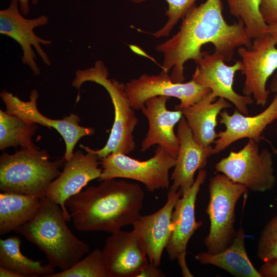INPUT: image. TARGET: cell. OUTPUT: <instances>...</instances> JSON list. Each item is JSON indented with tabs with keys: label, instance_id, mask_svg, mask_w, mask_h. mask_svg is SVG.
<instances>
[{
	"label": "cell",
	"instance_id": "37",
	"mask_svg": "<svg viewBox=\"0 0 277 277\" xmlns=\"http://www.w3.org/2000/svg\"><path fill=\"white\" fill-rule=\"evenodd\" d=\"M39 0H32L31 2L33 5H36Z\"/></svg>",
	"mask_w": 277,
	"mask_h": 277
},
{
	"label": "cell",
	"instance_id": "39",
	"mask_svg": "<svg viewBox=\"0 0 277 277\" xmlns=\"http://www.w3.org/2000/svg\"><path fill=\"white\" fill-rule=\"evenodd\" d=\"M275 132L277 134V119H276V129H275Z\"/></svg>",
	"mask_w": 277,
	"mask_h": 277
},
{
	"label": "cell",
	"instance_id": "6",
	"mask_svg": "<svg viewBox=\"0 0 277 277\" xmlns=\"http://www.w3.org/2000/svg\"><path fill=\"white\" fill-rule=\"evenodd\" d=\"M208 190L209 200L206 212L210 228L204 243L206 251L214 254L227 248L235 238V206L248 190L222 173L210 179Z\"/></svg>",
	"mask_w": 277,
	"mask_h": 277
},
{
	"label": "cell",
	"instance_id": "21",
	"mask_svg": "<svg viewBox=\"0 0 277 277\" xmlns=\"http://www.w3.org/2000/svg\"><path fill=\"white\" fill-rule=\"evenodd\" d=\"M216 98L210 91L194 104L180 109L193 138L204 147L214 143L217 138L215 127L217 116L222 110L232 106L229 101L222 97Z\"/></svg>",
	"mask_w": 277,
	"mask_h": 277
},
{
	"label": "cell",
	"instance_id": "32",
	"mask_svg": "<svg viewBox=\"0 0 277 277\" xmlns=\"http://www.w3.org/2000/svg\"><path fill=\"white\" fill-rule=\"evenodd\" d=\"M165 276L164 273L159 268L149 263L140 272L138 277H163Z\"/></svg>",
	"mask_w": 277,
	"mask_h": 277
},
{
	"label": "cell",
	"instance_id": "29",
	"mask_svg": "<svg viewBox=\"0 0 277 277\" xmlns=\"http://www.w3.org/2000/svg\"><path fill=\"white\" fill-rule=\"evenodd\" d=\"M257 256L263 262L277 259V213L261 232L258 243Z\"/></svg>",
	"mask_w": 277,
	"mask_h": 277
},
{
	"label": "cell",
	"instance_id": "10",
	"mask_svg": "<svg viewBox=\"0 0 277 277\" xmlns=\"http://www.w3.org/2000/svg\"><path fill=\"white\" fill-rule=\"evenodd\" d=\"M125 89L130 105L135 110H141L147 100L156 96L177 98L180 103L174 109L180 110L194 104L211 91L192 80L174 83L168 74L161 72L158 75L142 74L127 83Z\"/></svg>",
	"mask_w": 277,
	"mask_h": 277
},
{
	"label": "cell",
	"instance_id": "30",
	"mask_svg": "<svg viewBox=\"0 0 277 277\" xmlns=\"http://www.w3.org/2000/svg\"><path fill=\"white\" fill-rule=\"evenodd\" d=\"M260 11L267 24L277 23V0H261Z\"/></svg>",
	"mask_w": 277,
	"mask_h": 277
},
{
	"label": "cell",
	"instance_id": "7",
	"mask_svg": "<svg viewBox=\"0 0 277 277\" xmlns=\"http://www.w3.org/2000/svg\"><path fill=\"white\" fill-rule=\"evenodd\" d=\"M215 169L255 192L271 190L276 182L272 153L268 149L260 150L259 143L252 139H249L241 150L231 151L222 159Z\"/></svg>",
	"mask_w": 277,
	"mask_h": 277
},
{
	"label": "cell",
	"instance_id": "20",
	"mask_svg": "<svg viewBox=\"0 0 277 277\" xmlns=\"http://www.w3.org/2000/svg\"><path fill=\"white\" fill-rule=\"evenodd\" d=\"M176 134L179 149L169 190L179 191L182 195L194 183L196 171L205 167L208 157L212 155L213 147H204L196 142L183 116L178 123Z\"/></svg>",
	"mask_w": 277,
	"mask_h": 277
},
{
	"label": "cell",
	"instance_id": "19",
	"mask_svg": "<svg viewBox=\"0 0 277 277\" xmlns=\"http://www.w3.org/2000/svg\"><path fill=\"white\" fill-rule=\"evenodd\" d=\"M219 115L220 123L225 125V129L217 133L212 155L222 151L241 139L248 138L259 143L264 139V130L277 119V93L267 108L254 116L246 115L238 110L232 114L224 110Z\"/></svg>",
	"mask_w": 277,
	"mask_h": 277
},
{
	"label": "cell",
	"instance_id": "8",
	"mask_svg": "<svg viewBox=\"0 0 277 277\" xmlns=\"http://www.w3.org/2000/svg\"><path fill=\"white\" fill-rule=\"evenodd\" d=\"M175 163L176 157L160 146L152 157L143 161L125 154L113 153L100 159L102 171L98 180L127 179L142 183L150 192L168 189L169 170L174 167Z\"/></svg>",
	"mask_w": 277,
	"mask_h": 277
},
{
	"label": "cell",
	"instance_id": "17",
	"mask_svg": "<svg viewBox=\"0 0 277 277\" xmlns=\"http://www.w3.org/2000/svg\"><path fill=\"white\" fill-rule=\"evenodd\" d=\"M164 206L156 212L140 217L133 223L132 230L145 250L149 263L159 266L163 252L172 231L171 216L174 205L182 196L170 190Z\"/></svg>",
	"mask_w": 277,
	"mask_h": 277
},
{
	"label": "cell",
	"instance_id": "16",
	"mask_svg": "<svg viewBox=\"0 0 277 277\" xmlns=\"http://www.w3.org/2000/svg\"><path fill=\"white\" fill-rule=\"evenodd\" d=\"M102 259L108 277H138L149 263L133 230L111 233L102 250Z\"/></svg>",
	"mask_w": 277,
	"mask_h": 277
},
{
	"label": "cell",
	"instance_id": "14",
	"mask_svg": "<svg viewBox=\"0 0 277 277\" xmlns=\"http://www.w3.org/2000/svg\"><path fill=\"white\" fill-rule=\"evenodd\" d=\"M80 146L87 153L80 150L74 152L66 161L60 175L49 184L46 192V196L61 207L68 222L70 221L71 216L66 206L67 200L82 191L91 181L98 179L102 171V168L99 167L100 159L97 154L88 146Z\"/></svg>",
	"mask_w": 277,
	"mask_h": 277
},
{
	"label": "cell",
	"instance_id": "4",
	"mask_svg": "<svg viewBox=\"0 0 277 277\" xmlns=\"http://www.w3.org/2000/svg\"><path fill=\"white\" fill-rule=\"evenodd\" d=\"M72 86L78 90L76 101L80 99V89L84 83L92 82L102 86L108 92L113 105L114 118L105 145L92 151L103 158L113 153L125 154L133 152L136 147L133 132L138 123L135 110L131 106L125 85L108 78L109 72L104 63L97 61L93 67L77 70Z\"/></svg>",
	"mask_w": 277,
	"mask_h": 277
},
{
	"label": "cell",
	"instance_id": "34",
	"mask_svg": "<svg viewBox=\"0 0 277 277\" xmlns=\"http://www.w3.org/2000/svg\"><path fill=\"white\" fill-rule=\"evenodd\" d=\"M21 13L26 16L29 12V0H17Z\"/></svg>",
	"mask_w": 277,
	"mask_h": 277
},
{
	"label": "cell",
	"instance_id": "9",
	"mask_svg": "<svg viewBox=\"0 0 277 277\" xmlns=\"http://www.w3.org/2000/svg\"><path fill=\"white\" fill-rule=\"evenodd\" d=\"M253 39L250 47L238 48L243 65L241 74L245 76L242 91L252 96L256 105L265 107L270 92L267 82L277 70L276 45L268 33Z\"/></svg>",
	"mask_w": 277,
	"mask_h": 277
},
{
	"label": "cell",
	"instance_id": "33",
	"mask_svg": "<svg viewBox=\"0 0 277 277\" xmlns=\"http://www.w3.org/2000/svg\"><path fill=\"white\" fill-rule=\"evenodd\" d=\"M0 276L1 277H23L22 275L18 274L11 270L8 269L0 266Z\"/></svg>",
	"mask_w": 277,
	"mask_h": 277
},
{
	"label": "cell",
	"instance_id": "23",
	"mask_svg": "<svg viewBox=\"0 0 277 277\" xmlns=\"http://www.w3.org/2000/svg\"><path fill=\"white\" fill-rule=\"evenodd\" d=\"M41 199L28 194L3 192L0 193V234L15 231L38 212Z\"/></svg>",
	"mask_w": 277,
	"mask_h": 277
},
{
	"label": "cell",
	"instance_id": "25",
	"mask_svg": "<svg viewBox=\"0 0 277 277\" xmlns=\"http://www.w3.org/2000/svg\"><path fill=\"white\" fill-rule=\"evenodd\" d=\"M37 125L30 124L21 117L1 109L0 110V149L10 147L36 149L38 147L32 141Z\"/></svg>",
	"mask_w": 277,
	"mask_h": 277
},
{
	"label": "cell",
	"instance_id": "22",
	"mask_svg": "<svg viewBox=\"0 0 277 277\" xmlns=\"http://www.w3.org/2000/svg\"><path fill=\"white\" fill-rule=\"evenodd\" d=\"M245 238V231L240 227L232 242L225 249L214 254L201 252L195 258L201 264L215 266L236 277H262L248 257Z\"/></svg>",
	"mask_w": 277,
	"mask_h": 277
},
{
	"label": "cell",
	"instance_id": "31",
	"mask_svg": "<svg viewBox=\"0 0 277 277\" xmlns=\"http://www.w3.org/2000/svg\"><path fill=\"white\" fill-rule=\"evenodd\" d=\"M259 271L262 277H277V259L263 262Z\"/></svg>",
	"mask_w": 277,
	"mask_h": 277
},
{
	"label": "cell",
	"instance_id": "28",
	"mask_svg": "<svg viewBox=\"0 0 277 277\" xmlns=\"http://www.w3.org/2000/svg\"><path fill=\"white\" fill-rule=\"evenodd\" d=\"M134 3H143L147 0H129ZM197 0H166L168 9L165 12L168 19L164 26L159 30L151 33L155 37H165L169 35L174 26L183 19L189 10L195 5Z\"/></svg>",
	"mask_w": 277,
	"mask_h": 277
},
{
	"label": "cell",
	"instance_id": "27",
	"mask_svg": "<svg viewBox=\"0 0 277 277\" xmlns=\"http://www.w3.org/2000/svg\"><path fill=\"white\" fill-rule=\"evenodd\" d=\"M50 277H108L102 259V250L95 249L71 268Z\"/></svg>",
	"mask_w": 277,
	"mask_h": 277
},
{
	"label": "cell",
	"instance_id": "12",
	"mask_svg": "<svg viewBox=\"0 0 277 277\" xmlns=\"http://www.w3.org/2000/svg\"><path fill=\"white\" fill-rule=\"evenodd\" d=\"M0 95L5 104L6 112L17 115L28 123L55 129L65 143L66 151L63 159L66 161L72 157L74 147L82 137L94 133L93 128L79 125L81 119L75 114L71 113L62 120H53L45 116L37 109L36 101L39 94L35 89L31 91L30 100L27 102L5 90L1 92Z\"/></svg>",
	"mask_w": 277,
	"mask_h": 277
},
{
	"label": "cell",
	"instance_id": "13",
	"mask_svg": "<svg viewBox=\"0 0 277 277\" xmlns=\"http://www.w3.org/2000/svg\"><path fill=\"white\" fill-rule=\"evenodd\" d=\"M224 58L213 52H204L197 64L192 80L196 83L210 89L213 96L222 97L232 104L239 112L246 115L249 114L248 106L253 104L251 96L241 95L233 89L235 74L241 71L243 65L236 61L232 65H227Z\"/></svg>",
	"mask_w": 277,
	"mask_h": 277
},
{
	"label": "cell",
	"instance_id": "36",
	"mask_svg": "<svg viewBox=\"0 0 277 277\" xmlns=\"http://www.w3.org/2000/svg\"><path fill=\"white\" fill-rule=\"evenodd\" d=\"M269 90L270 92L277 93V70L273 74L269 86Z\"/></svg>",
	"mask_w": 277,
	"mask_h": 277
},
{
	"label": "cell",
	"instance_id": "2",
	"mask_svg": "<svg viewBox=\"0 0 277 277\" xmlns=\"http://www.w3.org/2000/svg\"><path fill=\"white\" fill-rule=\"evenodd\" d=\"M144 199L138 184L111 179L72 196L66 206L77 230L111 233L140 217Z\"/></svg>",
	"mask_w": 277,
	"mask_h": 277
},
{
	"label": "cell",
	"instance_id": "1",
	"mask_svg": "<svg viewBox=\"0 0 277 277\" xmlns=\"http://www.w3.org/2000/svg\"><path fill=\"white\" fill-rule=\"evenodd\" d=\"M221 0H206L193 6L182 19L179 31L170 39L156 47L164 55L161 73L168 74L174 83L185 80L184 64L192 60L195 63L203 56L204 45L212 44L214 52L230 61L236 49L250 47L252 39L244 23L239 21L228 24L223 15Z\"/></svg>",
	"mask_w": 277,
	"mask_h": 277
},
{
	"label": "cell",
	"instance_id": "38",
	"mask_svg": "<svg viewBox=\"0 0 277 277\" xmlns=\"http://www.w3.org/2000/svg\"><path fill=\"white\" fill-rule=\"evenodd\" d=\"M273 149V152L274 153L277 155V148H272Z\"/></svg>",
	"mask_w": 277,
	"mask_h": 277
},
{
	"label": "cell",
	"instance_id": "35",
	"mask_svg": "<svg viewBox=\"0 0 277 277\" xmlns=\"http://www.w3.org/2000/svg\"><path fill=\"white\" fill-rule=\"evenodd\" d=\"M268 34L272 37L277 45V23L268 25Z\"/></svg>",
	"mask_w": 277,
	"mask_h": 277
},
{
	"label": "cell",
	"instance_id": "3",
	"mask_svg": "<svg viewBox=\"0 0 277 277\" xmlns=\"http://www.w3.org/2000/svg\"><path fill=\"white\" fill-rule=\"evenodd\" d=\"M67 222L61 207L45 196L36 215L15 232L43 251L49 265L64 271L90 251L89 246L72 233Z\"/></svg>",
	"mask_w": 277,
	"mask_h": 277
},
{
	"label": "cell",
	"instance_id": "11",
	"mask_svg": "<svg viewBox=\"0 0 277 277\" xmlns=\"http://www.w3.org/2000/svg\"><path fill=\"white\" fill-rule=\"evenodd\" d=\"M206 177V170H199L194 183L176 201L172 213V231L165 249L171 260L177 261L184 276H193L186 263V250L189 240L202 225V221L195 220V206Z\"/></svg>",
	"mask_w": 277,
	"mask_h": 277
},
{
	"label": "cell",
	"instance_id": "18",
	"mask_svg": "<svg viewBox=\"0 0 277 277\" xmlns=\"http://www.w3.org/2000/svg\"><path fill=\"white\" fill-rule=\"evenodd\" d=\"M169 98L165 96L150 97L146 101L141 108L149 124L146 137L141 143L142 152L156 144L176 158L179 140L174 128L182 118L183 114L180 110L171 111L167 108L166 103Z\"/></svg>",
	"mask_w": 277,
	"mask_h": 277
},
{
	"label": "cell",
	"instance_id": "5",
	"mask_svg": "<svg viewBox=\"0 0 277 277\" xmlns=\"http://www.w3.org/2000/svg\"><path fill=\"white\" fill-rule=\"evenodd\" d=\"M64 159L51 161L45 150L21 148L14 154L0 156V190L32 195L46 196L49 184L61 174Z\"/></svg>",
	"mask_w": 277,
	"mask_h": 277
},
{
	"label": "cell",
	"instance_id": "24",
	"mask_svg": "<svg viewBox=\"0 0 277 277\" xmlns=\"http://www.w3.org/2000/svg\"><path fill=\"white\" fill-rule=\"evenodd\" d=\"M21 243V239L17 236L0 240V266L23 277H50L55 272V268L48 264L43 265L42 261L24 255L20 249Z\"/></svg>",
	"mask_w": 277,
	"mask_h": 277
},
{
	"label": "cell",
	"instance_id": "15",
	"mask_svg": "<svg viewBox=\"0 0 277 277\" xmlns=\"http://www.w3.org/2000/svg\"><path fill=\"white\" fill-rule=\"evenodd\" d=\"M17 0H11L9 6L0 11V33L15 40L21 47L23 54V64L28 65L34 75L40 74V69L36 64L37 57L32 47L47 65L51 63L41 44L50 45V39H45L37 36L34 29L46 25L48 17L41 15L36 18L28 19L21 13Z\"/></svg>",
	"mask_w": 277,
	"mask_h": 277
},
{
	"label": "cell",
	"instance_id": "26",
	"mask_svg": "<svg viewBox=\"0 0 277 277\" xmlns=\"http://www.w3.org/2000/svg\"><path fill=\"white\" fill-rule=\"evenodd\" d=\"M230 13L245 26L246 33L253 39L268 33V25L260 11L261 0H226Z\"/></svg>",
	"mask_w": 277,
	"mask_h": 277
}]
</instances>
